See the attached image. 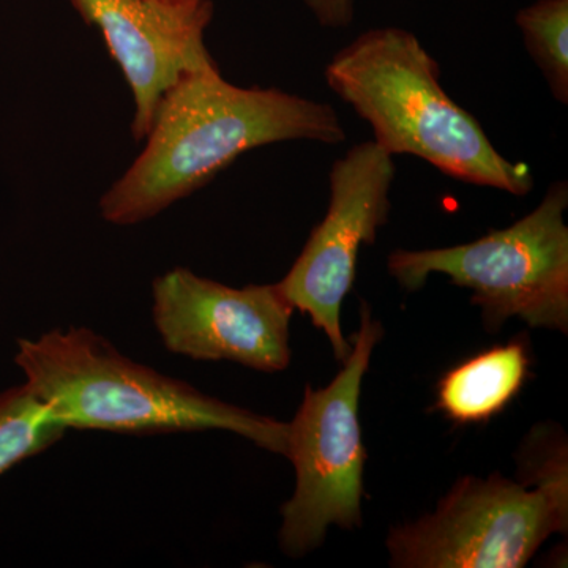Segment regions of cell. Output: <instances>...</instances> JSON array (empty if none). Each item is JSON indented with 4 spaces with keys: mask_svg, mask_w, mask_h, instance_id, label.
Segmentation results:
<instances>
[{
    "mask_svg": "<svg viewBox=\"0 0 568 568\" xmlns=\"http://www.w3.org/2000/svg\"><path fill=\"white\" fill-rule=\"evenodd\" d=\"M145 148L103 194L108 223L130 226L203 189L252 149L284 141H346L338 112L280 89L239 88L213 61L185 71L159 104Z\"/></svg>",
    "mask_w": 568,
    "mask_h": 568,
    "instance_id": "6da1fadb",
    "label": "cell"
},
{
    "mask_svg": "<svg viewBox=\"0 0 568 568\" xmlns=\"http://www.w3.org/2000/svg\"><path fill=\"white\" fill-rule=\"evenodd\" d=\"M325 82L372 126L388 155H410L447 178L514 196H528V164L510 162L489 141L476 115L440 84L436 59L413 32L368 29L332 55Z\"/></svg>",
    "mask_w": 568,
    "mask_h": 568,
    "instance_id": "7a4b0ae2",
    "label": "cell"
},
{
    "mask_svg": "<svg viewBox=\"0 0 568 568\" xmlns=\"http://www.w3.org/2000/svg\"><path fill=\"white\" fill-rule=\"evenodd\" d=\"M14 364L67 429L138 436L223 429L286 455L287 424L138 364L91 328L18 339Z\"/></svg>",
    "mask_w": 568,
    "mask_h": 568,
    "instance_id": "3957f363",
    "label": "cell"
},
{
    "mask_svg": "<svg viewBox=\"0 0 568 568\" xmlns=\"http://www.w3.org/2000/svg\"><path fill=\"white\" fill-rule=\"evenodd\" d=\"M567 452L529 459L523 484L493 474L458 484L436 511L390 530V566L398 568H519L568 525Z\"/></svg>",
    "mask_w": 568,
    "mask_h": 568,
    "instance_id": "277c9868",
    "label": "cell"
},
{
    "mask_svg": "<svg viewBox=\"0 0 568 568\" xmlns=\"http://www.w3.org/2000/svg\"><path fill=\"white\" fill-rule=\"evenodd\" d=\"M568 182L548 186L544 200L506 230L446 248L395 250L387 271L417 291L440 274L473 291L485 327L499 331L510 317L530 327L568 332Z\"/></svg>",
    "mask_w": 568,
    "mask_h": 568,
    "instance_id": "5b68a950",
    "label": "cell"
},
{
    "mask_svg": "<svg viewBox=\"0 0 568 568\" xmlns=\"http://www.w3.org/2000/svg\"><path fill=\"white\" fill-rule=\"evenodd\" d=\"M384 328L362 304L361 328L335 379L324 388L305 387L304 399L287 432V448L295 469L294 495L282 507L280 548L302 558L323 544L332 525L362 526L364 467L358 403L362 381Z\"/></svg>",
    "mask_w": 568,
    "mask_h": 568,
    "instance_id": "8992f818",
    "label": "cell"
},
{
    "mask_svg": "<svg viewBox=\"0 0 568 568\" xmlns=\"http://www.w3.org/2000/svg\"><path fill=\"white\" fill-rule=\"evenodd\" d=\"M394 156L375 141L355 144L328 174L331 200L280 291L294 310L327 335L338 362L351 351L342 331L343 301L353 290L362 245H373L390 213Z\"/></svg>",
    "mask_w": 568,
    "mask_h": 568,
    "instance_id": "52a82bcc",
    "label": "cell"
},
{
    "mask_svg": "<svg viewBox=\"0 0 568 568\" xmlns=\"http://www.w3.org/2000/svg\"><path fill=\"white\" fill-rule=\"evenodd\" d=\"M293 312L276 283L231 287L178 267L152 284L153 324L164 347L193 361L283 372Z\"/></svg>",
    "mask_w": 568,
    "mask_h": 568,
    "instance_id": "ba28073f",
    "label": "cell"
},
{
    "mask_svg": "<svg viewBox=\"0 0 568 568\" xmlns=\"http://www.w3.org/2000/svg\"><path fill=\"white\" fill-rule=\"evenodd\" d=\"M88 24L102 32L134 100L132 133L144 140L164 93L185 71L213 61L205 29L212 0L194 6L163 0H70Z\"/></svg>",
    "mask_w": 568,
    "mask_h": 568,
    "instance_id": "9c48e42d",
    "label": "cell"
},
{
    "mask_svg": "<svg viewBox=\"0 0 568 568\" xmlns=\"http://www.w3.org/2000/svg\"><path fill=\"white\" fill-rule=\"evenodd\" d=\"M530 355L525 338L493 346L448 369L436 387V409L457 425L487 424L525 387Z\"/></svg>",
    "mask_w": 568,
    "mask_h": 568,
    "instance_id": "30bf717a",
    "label": "cell"
},
{
    "mask_svg": "<svg viewBox=\"0 0 568 568\" xmlns=\"http://www.w3.org/2000/svg\"><path fill=\"white\" fill-rule=\"evenodd\" d=\"M67 426L28 384L0 394V476L62 439Z\"/></svg>",
    "mask_w": 568,
    "mask_h": 568,
    "instance_id": "8fae6325",
    "label": "cell"
},
{
    "mask_svg": "<svg viewBox=\"0 0 568 568\" xmlns=\"http://www.w3.org/2000/svg\"><path fill=\"white\" fill-rule=\"evenodd\" d=\"M515 22L549 92L568 104V0H536L518 11Z\"/></svg>",
    "mask_w": 568,
    "mask_h": 568,
    "instance_id": "7c38bea8",
    "label": "cell"
},
{
    "mask_svg": "<svg viewBox=\"0 0 568 568\" xmlns=\"http://www.w3.org/2000/svg\"><path fill=\"white\" fill-rule=\"evenodd\" d=\"M324 29H345L354 21V0H304Z\"/></svg>",
    "mask_w": 568,
    "mask_h": 568,
    "instance_id": "4fadbf2b",
    "label": "cell"
},
{
    "mask_svg": "<svg viewBox=\"0 0 568 568\" xmlns=\"http://www.w3.org/2000/svg\"><path fill=\"white\" fill-rule=\"evenodd\" d=\"M163 2L181 3V6H194V3L204 2V0H163Z\"/></svg>",
    "mask_w": 568,
    "mask_h": 568,
    "instance_id": "5bb4252c",
    "label": "cell"
}]
</instances>
